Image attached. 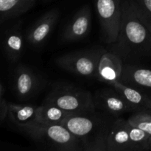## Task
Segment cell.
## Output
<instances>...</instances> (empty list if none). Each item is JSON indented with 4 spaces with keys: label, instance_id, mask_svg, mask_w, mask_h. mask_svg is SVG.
<instances>
[{
    "label": "cell",
    "instance_id": "1",
    "mask_svg": "<svg viewBox=\"0 0 151 151\" xmlns=\"http://www.w3.org/2000/svg\"><path fill=\"white\" fill-rule=\"evenodd\" d=\"M112 52L123 61L139 60L151 55V33L137 16L130 0L122 1L120 29Z\"/></svg>",
    "mask_w": 151,
    "mask_h": 151
},
{
    "label": "cell",
    "instance_id": "2",
    "mask_svg": "<svg viewBox=\"0 0 151 151\" xmlns=\"http://www.w3.org/2000/svg\"><path fill=\"white\" fill-rule=\"evenodd\" d=\"M116 117L97 109L70 114L60 125L81 143L83 151H107V139Z\"/></svg>",
    "mask_w": 151,
    "mask_h": 151
},
{
    "label": "cell",
    "instance_id": "3",
    "mask_svg": "<svg viewBox=\"0 0 151 151\" xmlns=\"http://www.w3.org/2000/svg\"><path fill=\"white\" fill-rule=\"evenodd\" d=\"M43 149L55 151H83L79 140L63 125L35 122L20 129Z\"/></svg>",
    "mask_w": 151,
    "mask_h": 151
},
{
    "label": "cell",
    "instance_id": "4",
    "mask_svg": "<svg viewBox=\"0 0 151 151\" xmlns=\"http://www.w3.org/2000/svg\"><path fill=\"white\" fill-rule=\"evenodd\" d=\"M43 103L57 106L70 114L96 110L91 92L65 83L55 84Z\"/></svg>",
    "mask_w": 151,
    "mask_h": 151
},
{
    "label": "cell",
    "instance_id": "5",
    "mask_svg": "<svg viewBox=\"0 0 151 151\" xmlns=\"http://www.w3.org/2000/svg\"><path fill=\"white\" fill-rule=\"evenodd\" d=\"M106 51L103 49L73 52L58 57L55 63L68 72L85 77H95L100 56Z\"/></svg>",
    "mask_w": 151,
    "mask_h": 151
},
{
    "label": "cell",
    "instance_id": "6",
    "mask_svg": "<svg viewBox=\"0 0 151 151\" xmlns=\"http://www.w3.org/2000/svg\"><path fill=\"white\" fill-rule=\"evenodd\" d=\"M94 1L103 41L108 44H114L117 39L120 29L122 1L94 0Z\"/></svg>",
    "mask_w": 151,
    "mask_h": 151
},
{
    "label": "cell",
    "instance_id": "7",
    "mask_svg": "<svg viewBox=\"0 0 151 151\" xmlns=\"http://www.w3.org/2000/svg\"><path fill=\"white\" fill-rule=\"evenodd\" d=\"M96 109L119 118L126 113H134L135 109L114 87L98 90L94 96Z\"/></svg>",
    "mask_w": 151,
    "mask_h": 151
},
{
    "label": "cell",
    "instance_id": "8",
    "mask_svg": "<svg viewBox=\"0 0 151 151\" xmlns=\"http://www.w3.org/2000/svg\"><path fill=\"white\" fill-rule=\"evenodd\" d=\"M0 47L10 61L16 62L21 58L24 50V35L21 21L3 29L0 34Z\"/></svg>",
    "mask_w": 151,
    "mask_h": 151
},
{
    "label": "cell",
    "instance_id": "9",
    "mask_svg": "<svg viewBox=\"0 0 151 151\" xmlns=\"http://www.w3.org/2000/svg\"><path fill=\"white\" fill-rule=\"evenodd\" d=\"M41 82L36 74L25 66H19L13 77V88L16 96L22 100L33 97L39 90Z\"/></svg>",
    "mask_w": 151,
    "mask_h": 151
},
{
    "label": "cell",
    "instance_id": "10",
    "mask_svg": "<svg viewBox=\"0 0 151 151\" xmlns=\"http://www.w3.org/2000/svg\"><path fill=\"white\" fill-rule=\"evenodd\" d=\"M123 62L118 55L112 52L105 51L100 56L95 77L101 82L111 86L119 81L123 69Z\"/></svg>",
    "mask_w": 151,
    "mask_h": 151
},
{
    "label": "cell",
    "instance_id": "11",
    "mask_svg": "<svg viewBox=\"0 0 151 151\" xmlns=\"http://www.w3.org/2000/svg\"><path fill=\"white\" fill-rule=\"evenodd\" d=\"M91 23V13L89 6L80 9L69 21L63 33V39L68 42L79 41L89 32Z\"/></svg>",
    "mask_w": 151,
    "mask_h": 151
},
{
    "label": "cell",
    "instance_id": "12",
    "mask_svg": "<svg viewBox=\"0 0 151 151\" xmlns=\"http://www.w3.org/2000/svg\"><path fill=\"white\" fill-rule=\"evenodd\" d=\"M60 16L58 9H52L38 19L27 31L26 39L34 47L41 46L52 31Z\"/></svg>",
    "mask_w": 151,
    "mask_h": 151
},
{
    "label": "cell",
    "instance_id": "13",
    "mask_svg": "<svg viewBox=\"0 0 151 151\" xmlns=\"http://www.w3.org/2000/svg\"><path fill=\"white\" fill-rule=\"evenodd\" d=\"M128 119L116 118L107 139V151H136L131 141Z\"/></svg>",
    "mask_w": 151,
    "mask_h": 151
},
{
    "label": "cell",
    "instance_id": "14",
    "mask_svg": "<svg viewBox=\"0 0 151 151\" xmlns=\"http://www.w3.org/2000/svg\"><path fill=\"white\" fill-rule=\"evenodd\" d=\"M119 82L139 90H151V69L124 64Z\"/></svg>",
    "mask_w": 151,
    "mask_h": 151
},
{
    "label": "cell",
    "instance_id": "15",
    "mask_svg": "<svg viewBox=\"0 0 151 151\" xmlns=\"http://www.w3.org/2000/svg\"><path fill=\"white\" fill-rule=\"evenodd\" d=\"M110 86L114 87L133 107L136 111H151V96L141 90L124 85L119 81Z\"/></svg>",
    "mask_w": 151,
    "mask_h": 151
},
{
    "label": "cell",
    "instance_id": "16",
    "mask_svg": "<svg viewBox=\"0 0 151 151\" xmlns=\"http://www.w3.org/2000/svg\"><path fill=\"white\" fill-rule=\"evenodd\" d=\"M38 106L30 105H18L7 103V116L19 129L37 122L36 111Z\"/></svg>",
    "mask_w": 151,
    "mask_h": 151
},
{
    "label": "cell",
    "instance_id": "17",
    "mask_svg": "<svg viewBox=\"0 0 151 151\" xmlns=\"http://www.w3.org/2000/svg\"><path fill=\"white\" fill-rule=\"evenodd\" d=\"M35 0H0V27L29 11Z\"/></svg>",
    "mask_w": 151,
    "mask_h": 151
},
{
    "label": "cell",
    "instance_id": "18",
    "mask_svg": "<svg viewBox=\"0 0 151 151\" xmlns=\"http://www.w3.org/2000/svg\"><path fill=\"white\" fill-rule=\"evenodd\" d=\"M70 114L53 105L42 103L36 111L37 122L47 125L61 124Z\"/></svg>",
    "mask_w": 151,
    "mask_h": 151
},
{
    "label": "cell",
    "instance_id": "19",
    "mask_svg": "<svg viewBox=\"0 0 151 151\" xmlns=\"http://www.w3.org/2000/svg\"><path fill=\"white\" fill-rule=\"evenodd\" d=\"M128 121L130 124L151 136V111L134 112Z\"/></svg>",
    "mask_w": 151,
    "mask_h": 151
},
{
    "label": "cell",
    "instance_id": "20",
    "mask_svg": "<svg viewBox=\"0 0 151 151\" xmlns=\"http://www.w3.org/2000/svg\"><path fill=\"white\" fill-rule=\"evenodd\" d=\"M132 4L133 7H134V10H135L136 13H137V16L139 18L140 20L142 21L143 24H145V26L147 27V29H148L149 32L151 33V16L150 15H148L147 13H146L145 12L143 11L135 2H134V0H130Z\"/></svg>",
    "mask_w": 151,
    "mask_h": 151
},
{
    "label": "cell",
    "instance_id": "21",
    "mask_svg": "<svg viewBox=\"0 0 151 151\" xmlns=\"http://www.w3.org/2000/svg\"><path fill=\"white\" fill-rule=\"evenodd\" d=\"M134 1L143 11L151 16V0H134Z\"/></svg>",
    "mask_w": 151,
    "mask_h": 151
},
{
    "label": "cell",
    "instance_id": "22",
    "mask_svg": "<svg viewBox=\"0 0 151 151\" xmlns=\"http://www.w3.org/2000/svg\"><path fill=\"white\" fill-rule=\"evenodd\" d=\"M7 116V102L4 98H0V124Z\"/></svg>",
    "mask_w": 151,
    "mask_h": 151
},
{
    "label": "cell",
    "instance_id": "23",
    "mask_svg": "<svg viewBox=\"0 0 151 151\" xmlns=\"http://www.w3.org/2000/svg\"><path fill=\"white\" fill-rule=\"evenodd\" d=\"M0 98H3V89L1 82H0Z\"/></svg>",
    "mask_w": 151,
    "mask_h": 151
},
{
    "label": "cell",
    "instance_id": "24",
    "mask_svg": "<svg viewBox=\"0 0 151 151\" xmlns=\"http://www.w3.org/2000/svg\"><path fill=\"white\" fill-rule=\"evenodd\" d=\"M148 150H151V136L150 137L148 142Z\"/></svg>",
    "mask_w": 151,
    "mask_h": 151
}]
</instances>
